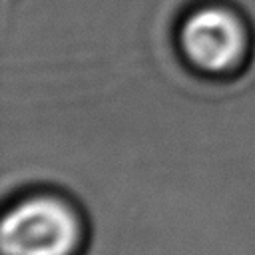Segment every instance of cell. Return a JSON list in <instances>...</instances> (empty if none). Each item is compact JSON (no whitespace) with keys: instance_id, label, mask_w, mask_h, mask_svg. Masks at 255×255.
<instances>
[{"instance_id":"1","label":"cell","mask_w":255,"mask_h":255,"mask_svg":"<svg viewBox=\"0 0 255 255\" xmlns=\"http://www.w3.org/2000/svg\"><path fill=\"white\" fill-rule=\"evenodd\" d=\"M0 241L4 255H72L80 243V221L66 203L34 197L6 213Z\"/></svg>"},{"instance_id":"2","label":"cell","mask_w":255,"mask_h":255,"mask_svg":"<svg viewBox=\"0 0 255 255\" xmlns=\"http://www.w3.org/2000/svg\"><path fill=\"white\" fill-rule=\"evenodd\" d=\"M179 38L187 60L211 74L229 70L245 52V30L239 18L223 8H203L191 14Z\"/></svg>"}]
</instances>
